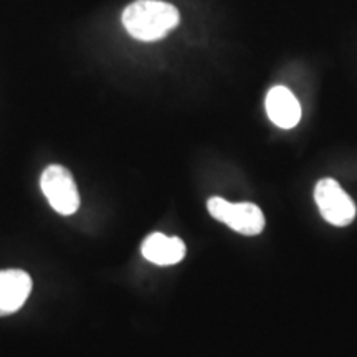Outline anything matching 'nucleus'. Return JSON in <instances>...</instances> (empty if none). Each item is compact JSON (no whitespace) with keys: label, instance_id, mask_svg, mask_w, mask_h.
Instances as JSON below:
<instances>
[{"label":"nucleus","instance_id":"4","mask_svg":"<svg viewBox=\"0 0 357 357\" xmlns=\"http://www.w3.org/2000/svg\"><path fill=\"white\" fill-rule=\"evenodd\" d=\"M314 200L326 222L336 227H346L354 220L356 205L344 189L333 178H323L316 184Z\"/></svg>","mask_w":357,"mask_h":357},{"label":"nucleus","instance_id":"5","mask_svg":"<svg viewBox=\"0 0 357 357\" xmlns=\"http://www.w3.org/2000/svg\"><path fill=\"white\" fill-rule=\"evenodd\" d=\"M32 293V278L24 270L0 271V316L17 312Z\"/></svg>","mask_w":357,"mask_h":357},{"label":"nucleus","instance_id":"7","mask_svg":"<svg viewBox=\"0 0 357 357\" xmlns=\"http://www.w3.org/2000/svg\"><path fill=\"white\" fill-rule=\"evenodd\" d=\"M142 257L159 266H171L185 257V243L177 236L153 234L142 242Z\"/></svg>","mask_w":357,"mask_h":357},{"label":"nucleus","instance_id":"6","mask_svg":"<svg viewBox=\"0 0 357 357\" xmlns=\"http://www.w3.org/2000/svg\"><path fill=\"white\" fill-rule=\"evenodd\" d=\"M265 108L271 123L281 129H291L301 119L300 101L284 86H275L268 91Z\"/></svg>","mask_w":357,"mask_h":357},{"label":"nucleus","instance_id":"1","mask_svg":"<svg viewBox=\"0 0 357 357\" xmlns=\"http://www.w3.org/2000/svg\"><path fill=\"white\" fill-rule=\"evenodd\" d=\"M121 20L131 37L155 42L176 29L181 15L172 3L164 0H136L124 8Z\"/></svg>","mask_w":357,"mask_h":357},{"label":"nucleus","instance_id":"2","mask_svg":"<svg viewBox=\"0 0 357 357\" xmlns=\"http://www.w3.org/2000/svg\"><path fill=\"white\" fill-rule=\"evenodd\" d=\"M207 208L215 220L242 235H258L265 229V215L261 208L252 202L231 204L225 199L212 197L208 199Z\"/></svg>","mask_w":357,"mask_h":357},{"label":"nucleus","instance_id":"3","mask_svg":"<svg viewBox=\"0 0 357 357\" xmlns=\"http://www.w3.org/2000/svg\"><path fill=\"white\" fill-rule=\"evenodd\" d=\"M43 195L53 211L60 215H73L79 208L78 187L71 172L63 166H48L40 178Z\"/></svg>","mask_w":357,"mask_h":357}]
</instances>
